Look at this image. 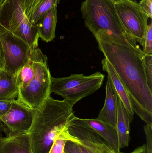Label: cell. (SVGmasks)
Returning <instances> with one entry per match:
<instances>
[{
    "instance_id": "9",
    "label": "cell",
    "mask_w": 152,
    "mask_h": 153,
    "mask_svg": "<svg viewBox=\"0 0 152 153\" xmlns=\"http://www.w3.org/2000/svg\"><path fill=\"white\" fill-rule=\"evenodd\" d=\"M35 111L18 100H13L9 110L0 117L3 132L6 136L28 133L33 123Z\"/></svg>"
},
{
    "instance_id": "7",
    "label": "cell",
    "mask_w": 152,
    "mask_h": 153,
    "mask_svg": "<svg viewBox=\"0 0 152 153\" xmlns=\"http://www.w3.org/2000/svg\"><path fill=\"white\" fill-rule=\"evenodd\" d=\"M0 38L4 58V71L13 75L28 63L32 49L26 42L0 25Z\"/></svg>"
},
{
    "instance_id": "17",
    "label": "cell",
    "mask_w": 152,
    "mask_h": 153,
    "mask_svg": "<svg viewBox=\"0 0 152 153\" xmlns=\"http://www.w3.org/2000/svg\"><path fill=\"white\" fill-rule=\"evenodd\" d=\"M59 1L60 0H43L33 13L30 18V23L35 26L37 22L44 14L53 7L57 6Z\"/></svg>"
},
{
    "instance_id": "15",
    "label": "cell",
    "mask_w": 152,
    "mask_h": 153,
    "mask_svg": "<svg viewBox=\"0 0 152 153\" xmlns=\"http://www.w3.org/2000/svg\"><path fill=\"white\" fill-rule=\"evenodd\" d=\"M101 63L103 70L108 74V76L110 78L118 96L124 104L130 117L133 120L135 113L132 108L129 96L125 86L115 72L113 67L105 58L102 61Z\"/></svg>"
},
{
    "instance_id": "18",
    "label": "cell",
    "mask_w": 152,
    "mask_h": 153,
    "mask_svg": "<svg viewBox=\"0 0 152 153\" xmlns=\"http://www.w3.org/2000/svg\"><path fill=\"white\" fill-rule=\"evenodd\" d=\"M70 140L67 131V127L56 137L48 153H64L66 142Z\"/></svg>"
},
{
    "instance_id": "27",
    "label": "cell",
    "mask_w": 152,
    "mask_h": 153,
    "mask_svg": "<svg viewBox=\"0 0 152 153\" xmlns=\"http://www.w3.org/2000/svg\"><path fill=\"white\" fill-rule=\"evenodd\" d=\"M2 127L1 125H0V140H1V138L2 137Z\"/></svg>"
},
{
    "instance_id": "8",
    "label": "cell",
    "mask_w": 152,
    "mask_h": 153,
    "mask_svg": "<svg viewBox=\"0 0 152 153\" xmlns=\"http://www.w3.org/2000/svg\"><path fill=\"white\" fill-rule=\"evenodd\" d=\"M115 7L126 33L142 46L148 25V15L135 1L124 0L115 4Z\"/></svg>"
},
{
    "instance_id": "23",
    "label": "cell",
    "mask_w": 152,
    "mask_h": 153,
    "mask_svg": "<svg viewBox=\"0 0 152 153\" xmlns=\"http://www.w3.org/2000/svg\"><path fill=\"white\" fill-rule=\"evenodd\" d=\"M140 8L147 14L149 18H152V0H141L138 3Z\"/></svg>"
},
{
    "instance_id": "22",
    "label": "cell",
    "mask_w": 152,
    "mask_h": 153,
    "mask_svg": "<svg viewBox=\"0 0 152 153\" xmlns=\"http://www.w3.org/2000/svg\"><path fill=\"white\" fill-rule=\"evenodd\" d=\"M64 153H82L79 145L74 141L68 140L65 144Z\"/></svg>"
},
{
    "instance_id": "26",
    "label": "cell",
    "mask_w": 152,
    "mask_h": 153,
    "mask_svg": "<svg viewBox=\"0 0 152 153\" xmlns=\"http://www.w3.org/2000/svg\"><path fill=\"white\" fill-rule=\"evenodd\" d=\"M79 145V147H80V150H81V152H82V153H89L88 152V151L84 147V146H82L80 145Z\"/></svg>"
},
{
    "instance_id": "19",
    "label": "cell",
    "mask_w": 152,
    "mask_h": 153,
    "mask_svg": "<svg viewBox=\"0 0 152 153\" xmlns=\"http://www.w3.org/2000/svg\"><path fill=\"white\" fill-rule=\"evenodd\" d=\"M144 130L146 137V144L130 153H152V127L146 125L144 126Z\"/></svg>"
},
{
    "instance_id": "3",
    "label": "cell",
    "mask_w": 152,
    "mask_h": 153,
    "mask_svg": "<svg viewBox=\"0 0 152 153\" xmlns=\"http://www.w3.org/2000/svg\"><path fill=\"white\" fill-rule=\"evenodd\" d=\"M51 77L46 56L38 48L31 50L29 62L17 74L18 100L33 110L40 108L51 96Z\"/></svg>"
},
{
    "instance_id": "29",
    "label": "cell",
    "mask_w": 152,
    "mask_h": 153,
    "mask_svg": "<svg viewBox=\"0 0 152 153\" xmlns=\"http://www.w3.org/2000/svg\"><path fill=\"white\" fill-rule=\"evenodd\" d=\"M4 1V0H0V7L1 6L2 4H3Z\"/></svg>"
},
{
    "instance_id": "4",
    "label": "cell",
    "mask_w": 152,
    "mask_h": 153,
    "mask_svg": "<svg viewBox=\"0 0 152 153\" xmlns=\"http://www.w3.org/2000/svg\"><path fill=\"white\" fill-rule=\"evenodd\" d=\"M43 0H4L0 7V25L26 42L38 48L39 35L30 19Z\"/></svg>"
},
{
    "instance_id": "2",
    "label": "cell",
    "mask_w": 152,
    "mask_h": 153,
    "mask_svg": "<svg viewBox=\"0 0 152 153\" xmlns=\"http://www.w3.org/2000/svg\"><path fill=\"white\" fill-rule=\"evenodd\" d=\"M73 105L66 100L48 97L35 111L28 134L33 153H48L54 141L74 117Z\"/></svg>"
},
{
    "instance_id": "13",
    "label": "cell",
    "mask_w": 152,
    "mask_h": 153,
    "mask_svg": "<svg viewBox=\"0 0 152 153\" xmlns=\"http://www.w3.org/2000/svg\"><path fill=\"white\" fill-rule=\"evenodd\" d=\"M57 6L44 14L35 24L39 38L46 43L52 41L55 37V30L58 20Z\"/></svg>"
},
{
    "instance_id": "10",
    "label": "cell",
    "mask_w": 152,
    "mask_h": 153,
    "mask_svg": "<svg viewBox=\"0 0 152 153\" xmlns=\"http://www.w3.org/2000/svg\"><path fill=\"white\" fill-rule=\"evenodd\" d=\"M71 120L75 123L89 127L96 132L116 153L120 152L117 129L97 119H81L74 116Z\"/></svg>"
},
{
    "instance_id": "11",
    "label": "cell",
    "mask_w": 152,
    "mask_h": 153,
    "mask_svg": "<svg viewBox=\"0 0 152 153\" xmlns=\"http://www.w3.org/2000/svg\"><path fill=\"white\" fill-rule=\"evenodd\" d=\"M106 91L104 105L100 111L97 119L116 128L118 96L109 76L106 84Z\"/></svg>"
},
{
    "instance_id": "12",
    "label": "cell",
    "mask_w": 152,
    "mask_h": 153,
    "mask_svg": "<svg viewBox=\"0 0 152 153\" xmlns=\"http://www.w3.org/2000/svg\"><path fill=\"white\" fill-rule=\"evenodd\" d=\"M0 153H33L28 133L2 137Z\"/></svg>"
},
{
    "instance_id": "20",
    "label": "cell",
    "mask_w": 152,
    "mask_h": 153,
    "mask_svg": "<svg viewBox=\"0 0 152 153\" xmlns=\"http://www.w3.org/2000/svg\"><path fill=\"white\" fill-rule=\"evenodd\" d=\"M143 61L147 84L152 91V54H145Z\"/></svg>"
},
{
    "instance_id": "16",
    "label": "cell",
    "mask_w": 152,
    "mask_h": 153,
    "mask_svg": "<svg viewBox=\"0 0 152 153\" xmlns=\"http://www.w3.org/2000/svg\"><path fill=\"white\" fill-rule=\"evenodd\" d=\"M18 94L17 75L0 70V100H12Z\"/></svg>"
},
{
    "instance_id": "5",
    "label": "cell",
    "mask_w": 152,
    "mask_h": 153,
    "mask_svg": "<svg viewBox=\"0 0 152 153\" xmlns=\"http://www.w3.org/2000/svg\"><path fill=\"white\" fill-rule=\"evenodd\" d=\"M80 10L86 27L93 35L104 31L118 37L128 36L112 0H85L81 4Z\"/></svg>"
},
{
    "instance_id": "21",
    "label": "cell",
    "mask_w": 152,
    "mask_h": 153,
    "mask_svg": "<svg viewBox=\"0 0 152 153\" xmlns=\"http://www.w3.org/2000/svg\"><path fill=\"white\" fill-rule=\"evenodd\" d=\"M143 52L145 55L152 54V23L147 26L144 38Z\"/></svg>"
},
{
    "instance_id": "14",
    "label": "cell",
    "mask_w": 152,
    "mask_h": 153,
    "mask_svg": "<svg viewBox=\"0 0 152 153\" xmlns=\"http://www.w3.org/2000/svg\"><path fill=\"white\" fill-rule=\"evenodd\" d=\"M133 120L130 117L124 104L118 97L117 129L120 149L128 147L130 141V124Z\"/></svg>"
},
{
    "instance_id": "24",
    "label": "cell",
    "mask_w": 152,
    "mask_h": 153,
    "mask_svg": "<svg viewBox=\"0 0 152 153\" xmlns=\"http://www.w3.org/2000/svg\"><path fill=\"white\" fill-rule=\"evenodd\" d=\"M12 100H0V117L4 115L9 110L11 107Z\"/></svg>"
},
{
    "instance_id": "25",
    "label": "cell",
    "mask_w": 152,
    "mask_h": 153,
    "mask_svg": "<svg viewBox=\"0 0 152 153\" xmlns=\"http://www.w3.org/2000/svg\"><path fill=\"white\" fill-rule=\"evenodd\" d=\"M4 55L2 46L1 42V38H0V70L4 69Z\"/></svg>"
},
{
    "instance_id": "6",
    "label": "cell",
    "mask_w": 152,
    "mask_h": 153,
    "mask_svg": "<svg viewBox=\"0 0 152 153\" xmlns=\"http://www.w3.org/2000/svg\"><path fill=\"white\" fill-rule=\"evenodd\" d=\"M104 76L101 72L89 76L75 74L57 78L52 76L50 91L51 93L61 96L63 100L68 101L74 106L83 98L99 90L103 84Z\"/></svg>"
},
{
    "instance_id": "1",
    "label": "cell",
    "mask_w": 152,
    "mask_h": 153,
    "mask_svg": "<svg viewBox=\"0 0 152 153\" xmlns=\"http://www.w3.org/2000/svg\"><path fill=\"white\" fill-rule=\"evenodd\" d=\"M94 36L99 49L125 86L134 112L152 127V91L145 76L142 50L129 35L118 37L99 31Z\"/></svg>"
},
{
    "instance_id": "28",
    "label": "cell",
    "mask_w": 152,
    "mask_h": 153,
    "mask_svg": "<svg viewBox=\"0 0 152 153\" xmlns=\"http://www.w3.org/2000/svg\"><path fill=\"white\" fill-rule=\"evenodd\" d=\"M114 3H117L120 2L122 1H124V0H112Z\"/></svg>"
}]
</instances>
